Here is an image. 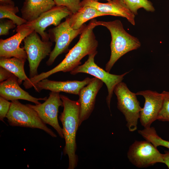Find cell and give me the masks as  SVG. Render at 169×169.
<instances>
[{"label":"cell","mask_w":169,"mask_h":169,"mask_svg":"<svg viewBox=\"0 0 169 169\" xmlns=\"http://www.w3.org/2000/svg\"><path fill=\"white\" fill-rule=\"evenodd\" d=\"M96 21L93 19L85 26L77 43L69 51L64 59L58 65L48 71L29 78L26 82L27 86L30 88L33 87L38 82L57 72H70L81 64L80 60L83 57L97 51L98 42L93 32L94 28L97 26Z\"/></svg>","instance_id":"cell-1"},{"label":"cell","mask_w":169,"mask_h":169,"mask_svg":"<svg viewBox=\"0 0 169 169\" xmlns=\"http://www.w3.org/2000/svg\"><path fill=\"white\" fill-rule=\"evenodd\" d=\"M64 109L59 119L63 126V133L65 141L63 153L69 158L68 169L77 166L78 158L75 154L77 149L76 136L79 125L80 104L79 100H73L67 96L60 95Z\"/></svg>","instance_id":"cell-2"},{"label":"cell","mask_w":169,"mask_h":169,"mask_svg":"<svg viewBox=\"0 0 169 169\" xmlns=\"http://www.w3.org/2000/svg\"><path fill=\"white\" fill-rule=\"evenodd\" d=\"M95 22L97 26L106 27L111 33V55L105 67V71L109 72L119 59L127 52L140 48L141 43L138 38L125 30L120 20L107 22L96 21Z\"/></svg>","instance_id":"cell-3"},{"label":"cell","mask_w":169,"mask_h":169,"mask_svg":"<svg viewBox=\"0 0 169 169\" xmlns=\"http://www.w3.org/2000/svg\"><path fill=\"white\" fill-rule=\"evenodd\" d=\"M6 117L11 126L38 128L44 131L53 137H57L56 134L47 126L33 109L27 104H22L18 100L11 101Z\"/></svg>","instance_id":"cell-4"},{"label":"cell","mask_w":169,"mask_h":169,"mask_svg":"<svg viewBox=\"0 0 169 169\" xmlns=\"http://www.w3.org/2000/svg\"><path fill=\"white\" fill-rule=\"evenodd\" d=\"M114 92L117 97V108L124 115L129 131L131 132L136 131L142 108L136 93L131 91L122 81L115 86Z\"/></svg>","instance_id":"cell-5"},{"label":"cell","mask_w":169,"mask_h":169,"mask_svg":"<svg viewBox=\"0 0 169 169\" xmlns=\"http://www.w3.org/2000/svg\"><path fill=\"white\" fill-rule=\"evenodd\" d=\"M97 51L88 55L87 61L81 65H79L70 72L72 75L78 73H83L93 75L101 80L106 85L108 92L106 101L107 106L110 110V103L115 86L122 81L124 76L129 72H126L121 75L111 74L107 72L96 64L94 58L97 54Z\"/></svg>","instance_id":"cell-6"},{"label":"cell","mask_w":169,"mask_h":169,"mask_svg":"<svg viewBox=\"0 0 169 169\" xmlns=\"http://www.w3.org/2000/svg\"><path fill=\"white\" fill-rule=\"evenodd\" d=\"M24 48L27 55L29 66V78L38 74V68L41 61L51 52V42L44 41L38 33L33 31L23 39Z\"/></svg>","instance_id":"cell-7"},{"label":"cell","mask_w":169,"mask_h":169,"mask_svg":"<svg viewBox=\"0 0 169 169\" xmlns=\"http://www.w3.org/2000/svg\"><path fill=\"white\" fill-rule=\"evenodd\" d=\"M85 26L84 24L78 29H73L66 19L64 22L49 30V38L52 42H54L55 44L46 62L47 65H52L59 55L69 50L68 47L71 42L81 33Z\"/></svg>","instance_id":"cell-8"},{"label":"cell","mask_w":169,"mask_h":169,"mask_svg":"<svg viewBox=\"0 0 169 169\" xmlns=\"http://www.w3.org/2000/svg\"><path fill=\"white\" fill-rule=\"evenodd\" d=\"M157 148L148 141H136L130 146L127 156L133 165L139 168L163 163V154Z\"/></svg>","instance_id":"cell-9"},{"label":"cell","mask_w":169,"mask_h":169,"mask_svg":"<svg viewBox=\"0 0 169 169\" xmlns=\"http://www.w3.org/2000/svg\"><path fill=\"white\" fill-rule=\"evenodd\" d=\"M27 105L37 112L45 124L52 126L61 138H64L62 129L59 123L58 119L59 108L63 106L59 92L51 91L48 98L43 103Z\"/></svg>","instance_id":"cell-10"},{"label":"cell","mask_w":169,"mask_h":169,"mask_svg":"<svg viewBox=\"0 0 169 169\" xmlns=\"http://www.w3.org/2000/svg\"><path fill=\"white\" fill-rule=\"evenodd\" d=\"M72 14L66 7L56 5L42 13L35 20L27 22L23 25L32 29L39 34L42 40L48 41L49 39V34L45 32L46 28L51 25L57 26L63 18Z\"/></svg>","instance_id":"cell-11"},{"label":"cell","mask_w":169,"mask_h":169,"mask_svg":"<svg viewBox=\"0 0 169 169\" xmlns=\"http://www.w3.org/2000/svg\"><path fill=\"white\" fill-rule=\"evenodd\" d=\"M15 35L3 39H0V57L6 58L16 57L26 61L27 55L24 48H20L22 41L34 31L23 25L17 26Z\"/></svg>","instance_id":"cell-12"},{"label":"cell","mask_w":169,"mask_h":169,"mask_svg":"<svg viewBox=\"0 0 169 169\" xmlns=\"http://www.w3.org/2000/svg\"><path fill=\"white\" fill-rule=\"evenodd\" d=\"M136 94L145 99L144 106L140 114L139 119L141 125L144 128L150 127L152 123L157 120L162 103V94L149 90L139 91Z\"/></svg>","instance_id":"cell-13"},{"label":"cell","mask_w":169,"mask_h":169,"mask_svg":"<svg viewBox=\"0 0 169 169\" xmlns=\"http://www.w3.org/2000/svg\"><path fill=\"white\" fill-rule=\"evenodd\" d=\"M103 84L101 80L94 77L90 82L80 90L78 95L80 104L79 126L92 113L94 108L96 96Z\"/></svg>","instance_id":"cell-14"},{"label":"cell","mask_w":169,"mask_h":169,"mask_svg":"<svg viewBox=\"0 0 169 169\" xmlns=\"http://www.w3.org/2000/svg\"><path fill=\"white\" fill-rule=\"evenodd\" d=\"M80 5L81 7L87 6L94 8L110 15L125 18L132 25L135 24V15L129 9L123 0H112L104 3L92 0H83Z\"/></svg>","instance_id":"cell-15"},{"label":"cell","mask_w":169,"mask_h":169,"mask_svg":"<svg viewBox=\"0 0 169 169\" xmlns=\"http://www.w3.org/2000/svg\"><path fill=\"white\" fill-rule=\"evenodd\" d=\"M93 78L87 77L82 81L67 80L56 81L43 79L33 86L35 90L39 92L43 90L52 92H64L75 95H79L81 89L90 82Z\"/></svg>","instance_id":"cell-16"},{"label":"cell","mask_w":169,"mask_h":169,"mask_svg":"<svg viewBox=\"0 0 169 169\" xmlns=\"http://www.w3.org/2000/svg\"><path fill=\"white\" fill-rule=\"evenodd\" d=\"M19 85L18 78L13 74L8 79L1 82L0 96L8 100H23L36 105L41 103L39 100L45 101L47 98L46 97L39 98L34 97L21 88Z\"/></svg>","instance_id":"cell-17"},{"label":"cell","mask_w":169,"mask_h":169,"mask_svg":"<svg viewBox=\"0 0 169 169\" xmlns=\"http://www.w3.org/2000/svg\"><path fill=\"white\" fill-rule=\"evenodd\" d=\"M55 6L53 0H24L21 9L22 18L31 22Z\"/></svg>","instance_id":"cell-18"},{"label":"cell","mask_w":169,"mask_h":169,"mask_svg":"<svg viewBox=\"0 0 169 169\" xmlns=\"http://www.w3.org/2000/svg\"><path fill=\"white\" fill-rule=\"evenodd\" d=\"M109 14L90 6L81 7L76 12L66 18L70 27L74 29L81 28L86 21L94 18Z\"/></svg>","instance_id":"cell-19"},{"label":"cell","mask_w":169,"mask_h":169,"mask_svg":"<svg viewBox=\"0 0 169 169\" xmlns=\"http://www.w3.org/2000/svg\"><path fill=\"white\" fill-rule=\"evenodd\" d=\"M25 61L16 57L0 58V66L8 70L18 78V82L20 84L22 81L28 79L24 69Z\"/></svg>","instance_id":"cell-20"},{"label":"cell","mask_w":169,"mask_h":169,"mask_svg":"<svg viewBox=\"0 0 169 169\" xmlns=\"http://www.w3.org/2000/svg\"><path fill=\"white\" fill-rule=\"evenodd\" d=\"M18 12V7L15 6V5L0 4V19H9L17 26L21 25L27 22L26 20L16 14Z\"/></svg>","instance_id":"cell-21"},{"label":"cell","mask_w":169,"mask_h":169,"mask_svg":"<svg viewBox=\"0 0 169 169\" xmlns=\"http://www.w3.org/2000/svg\"><path fill=\"white\" fill-rule=\"evenodd\" d=\"M138 132L145 140L151 142L155 147L161 146L169 149V141L159 136L154 127L145 128L142 130H138Z\"/></svg>","instance_id":"cell-22"},{"label":"cell","mask_w":169,"mask_h":169,"mask_svg":"<svg viewBox=\"0 0 169 169\" xmlns=\"http://www.w3.org/2000/svg\"><path fill=\"white\" fill-rule=\"evenodd\" d=\"M129 9L135 15L138 14V10L143 8L148 12H153L155 8L149 0H123Z\"/></svg>","instance_id":"cell-23"},{"label":"cell","mask_w":169,"mask_h":169,"mask_svg":"<svg viewBox=\"0 0 169 169\" xmlns=\"http://www.w3.org/2000/svg\"><path fill=\"white\" fill-rule=\"evenodd\" d=\"M162 105L159 113L157 120L169 122V92L163 91Z\"/></svg>","instance_id":"cell-24"},{"label":"cell","mask_w":169,"mask_h":169,"mask_svg":"<svg viewBox=\"0 0 169 169\" xmlns=\"http://www.w3.org/2000/svg\"><path fill=\"white\" fill-rule=\"evenodd\" d=\"M56 6L66 7L72 13L76 12L81 8L80 0H53Z\"/></svg>","instance_id":"cell-25"},{"label":"cell","mask_w":169,"mask_h":169,"mask_svg":"<svg viewBox=\"0 0 169 169\" xmlns=\"http://www.w3.org/2000/svg\"><path fill=\"white\" fill-rule=\"evenodd\" d=\"M11 102L3 97H0V120L4 122V119L9 110Z\"/></svg>","instance_id":"cell-26"},{"label":"cell","mask_w":169,"mask_h":169,"mask_svg":"<svg viewBox=\"0 0 169 169\" xmlns=\"http://www.w3.org/2000/svg\"><path fill=\"white\" fill-rule=\"evenodd\" d=\"M16 27L15 24L11 20H6L0 23V35H6L9 34V31Z\"/></svg>","instance_id":"cell-27"},{"label":"cell","mask_w":169,"mask_h":169,"mask_svg":"<svg viewBox=\"0 0 169 169\" xmlns=\"http://www.w3.org/2000/svg\"><path fill=\"white\" fill-rule=\"evenodd\" d=\"M13 74L5 69L0 66V82L6 80Z\"/></svg>","instance_id":"cell-28"},{"label":"cell","mask_w":169,"mask_h":169,"mask_svg":"<svg viewBox=\"0 0 169 169\" xmlns=\"http://www.w3.org/2000/svg\"><path fill=\"white\" fill-rule=\"evenodd\" d=\"M163 163H164L169 169V151H165L163 154Z\"/></svg>","instance_id":"cell-29"},{"label":"cell","mask_w":169,"mask_h":169,"mask_svg":"<svg viewBox=\"0 0 169 169\" xmlns=\"http://www.w3.org/2000/svg\"><path fill=\"white\" fill-rule=\"evenodd\" d=\"M0 4L15 5V4L12 0H0Z\"/></svg>","instance_id":"cell-30"},{"label":"cell","mask_w":169,"mask_h":169,"mask_svg":"<svg viewBox=\"0 0 169 169\" xmlns=\"http://www.w3.org/2000/svg\"><path fill=\"white\" fill-rule=\"evenodd\" d=\"M92 0L95 1H98L99 0ZM106 0V1H109L112 0Z\"/></svg>","instance_id":"cell-31"}]
</instances>
